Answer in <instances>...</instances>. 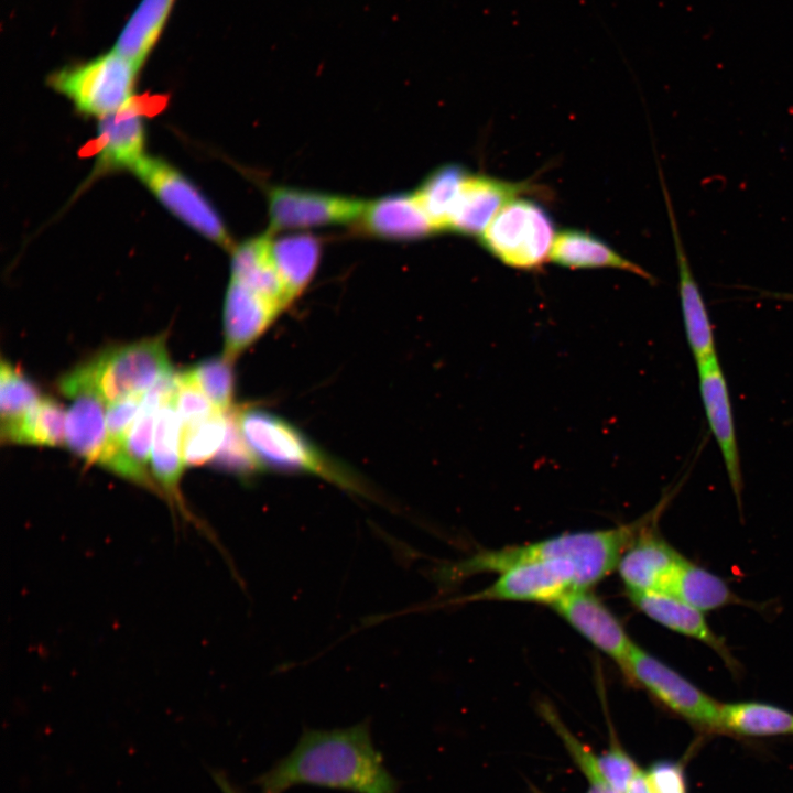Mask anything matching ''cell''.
Returning <instances> with one entry per match:
<instances>
[{"label":"cell","instance_id":"1","mask_svg":"<svg viewBox=\"0 0 793 793\" xmlns=\"http://www.w3.org/2000/svg\"><path fill=\"white\" fill-rule=\"evenodd\" d=\"M260 793L312 785L351 793H398L399 782L373 746L368 720L340 729H305L293 750L256 779Z\"/></svg>","mask_w":793,"mask_h":793},{"label":"cell","instance_id":"2","mask_svg":"<svg viewBox=\"0 0 793 793\" xmlns=\"http://www.w3.org/2000/svg\"><path fill=\"white\" fill-rule=\"evenodd\" d=\"M650 518L606 530L563 533L536 542L482 550L435 573L437 580L449 584L481 573H502L522 563L569 558L576 562L596 585L617 568L618 562Z\"/></svg>","mask_w":793,"mask_h":793},{"label":"cell","instance_id":"3","mask_svg":"<svg viewBox=\"0 0 793 793\" xmlns=\"http://www.w3.org/2000/svg\"><path fill=\"white\" fill-rule=\"evenodd\" d=\"M235 417L261 467L322 476L365 495L363 486L319 452L298 430L261 409L235 411Z\"/></svg>","mask_w":793,"mask_h":793},{"label":"cell","instance_id":"4","mask_svg":"<svg viewBox=\"0 0 793 793\" xmlns=\"http://www.w3.org/2000/svg\"><path fill=\"white\" fill-rule=\"evenodd\" d=\"M140 69L111 48L91 59L53 70L46 83L66 97L79 113L101 118L119 110L135 96Z\"/></svg>","mask_w":793,"mask_h":793},{"label":"cell","instance_id":"5","mask_svg":"<svg viewBox=\"0 0 793 793\" xmlns=\"http://www.w3.org/2000/svg\"><path fill=\"white\" fill-rule=\"evenodd\" d=\"M73 372L110 404L145 393L172 369L165 338L157 336L110 348Z\"/></svg>","mask_w":793,"mask_h":793},{"label":"cell","instance_id":"6","mask_svg":"<svg viewBox=\"0 0 793 793\" xmlns=\"http://www.w3.org/2000/svg\"><path fill=\"white\" fill-rule=\"evenodd\" d=\"M556 235L554 221L543 206L517 197L497 213L480 241L503 264L535 270L551 259Z\"/></svg>","mask_w":793,"mask_h":793},{"label":"cell","instance_id":"7","mask_svg":"<svg viewBox=\"0 0 793 793\" xmlns=\"http://www.w3.org/2000/svg\"><path fill=\"white\" fill-rule=\"evenodd\" d=\"M619 666L671 711L695 726L720 730L721 704L636 642Z\"/></svg>","mask_w":793,"mask_h":793},{"label":"cell","instance_id":"8","mask_svg":"<svg viewBox=\"0 0 793 793\" xmlns=\"http://www.w3.org/2000/svg\"><path fill=\"white\" fill-rule=\"evenodd\" d=\"M132 172L175 217L210 241L232 250L231 237L217 210L178 170L162 159L145 155Z\"/></svg>","mask_w":793,"mask_h":793},{"label":"cell","instance_id":"9","mask_svg":"<svg viewBox=\"0 0 793 793\" xmlns=\"http://www.w3.org/2000/svg\"><path fill=\"white\" fill-rule=\"evenodd\" d=\"M587 575L569 558H548L514 565L486 588L460 601L501 600L552 605L575 589H590Z\"/></svg>","mask_w":793,"mask_h":793},{"label":"cell","instance_id":"10","mask_svg":"<svg viewBox=\"0 0 793 793\" xmlns=\"http://www.w3.org/2000/svg\"><path fill=\"white\" fill-rule=\"evenodd\" d=\"M366 203L352 197L274 186L268 192L270 231L357 221Z\"/></svg>","mask_w":793,"mask_h":793},{"label":"cell","instance_id":"11","mask_svg":"<svg viewBox=\"0 0 793 793\" xmlns=\"http://www.w3.org/2000/svg\"><path fill=\"white\" fill-rule=\"evenodd\" d=\"M651 520L624 550L616 568L627 594L667 593L685 558L653 530Z\"/></svg>","mask_w":793,"mask_h":793},{"label":"cell","instance_id":"12","mask_svg":"<svg viewBox=\"0 0 793 793\" xmlns=\"http://www.w3.org/2000/svg\"><path fill=\"white\" fill-rule=\"evenodd\" d=\"M551 607L618 665L634 644L619 619L590 589L572 590L554 601Z\"/></svg>","mask_w":793,"mask_h":793},{"label":"cell","instance_id":"13","mask_svg":"<svg viewBox=\"0 0 793 793\" xmlns=\"http://www.w3.org/2000/svg\"><path fill=\"white\" fill-rule=\"evenodd\" d=\"M696 365L699 393L707 422L720 449L736 500L740 503L741 465L727 381L717 355Z\"/></svg>","mask_w":793,"mask_h":793},{"label":"cell","instance_id":"14","mask_svg":"<svg viewBox=\"0 0 793 793\" xmlns=\"http://www.w3.org/2000/svg\"><path fill=\"white\" fill-rule=\"evenodd\" d=\"M533 185L468 174L450 211L446 230L480 237L497 213Z\"/></svg>","mask_w":793,"mask_h":793},{"label":"cell","instance_id":"15","mask_svg":"<svg viewBox=\"0 0 793 793\" xmlns=\"http://www.w3.org/2000/svg\"><path fill=\"white\" fill-rule=\"evenodd\" d=\"M144 98L134 96L119 110L99 118L97 172L130 169L145 156Z\"/></svg>","mask_w":793,"mask_h":793},{"label":"cell","instance_id":"16","mask_svg":"<svg viewBox=\"0 0 793 793\" xmlns=\"http://www.w3.org/2000/svg\"><path fill=\"white\" fill-rule=\"evenodd\" d=\"M284 307L231 280L224 302L225 356L233 359L258 339Z\"/></svg>","mask_w":793,"mask_h":793},{"label":"cell","instance_id":"17","mask_svg":"<svg viewBox=\"0 0 793 793\" xmlns=\"http://www.w3.org/2000/svg\"><path fill=\"white\" fill-rule=\"evenodd\" d=\"M357 224L361 232L387 240H415L438 232L415 193L366 203Z\"/></svg>","mask_w":793,"mask_h":793},{"label":"cell","instance_id":"18","mask_svg":"<svg viewBox=\"0 0 793 793\" xmlns=\"http://www.w3.org/2000/svg\"><path fill=\"white\" fill-rule=\"evenodd\" d=\"M628 596L647 617L674 632L706 644L732 672L738 671V662L723 638L711 630L703 611L666 591L637 593Z\"/></svg>","mask_w":793,"mask_h":793},{"label":"cell","instance_id":"19","mask_svg":"<svg viewBox=\"0 0 793 793\" xmlns=\"http://www.w3.org/2000/svg\"><path fill=\"white\" fill-rule=\"evenodd\" d=\"M662 188L666 202L677 259L678 295L685 335L687 344L697 363L717 355L713 325L710 323L700 290L694 279L688 259L685 254L674 210L670 200V195L664 183H662Z\"/></svg>","mask_w":793,"mask_h":793},{"label":"cell","instance_id":"20","mask_svg":"<svg viewBox=\"0 0 793 793\" xmlns=\"http://www.w3.org/2000/svg\"><path fill=\"white\" fill-rule=\"evenodd\" d=\"M73 403L66 412V444L87 463H99L107 441L106 401L90 387L69 391Z\"/></svg>","mask_w":793,"mask_h":793},{"label":"cell","instance_id":"21","mask_svg":"<svg viewBox=\"0 0 793 793\" xmlns=\"http://www.w3.org/2000/svg\"><path fill=\"white\" fill-rule=\"evenodd\" d=\"M231 280L263 294L286 307L291 300L274 264L272 232L250 238L232 248Z\"/></svg>","mask_w":793,"mask_h":793},{"label":"cell","instance_id":"22","mask_svg":"<svg viewBox=\"0 0 793 793\" xmlns=\"http://www.w3.org/2000/svg\"><path fill=\"white\" fill-rule=\"evenodd\" d=\"M551 260L572 269L612 268L653 280L649 272L622 257L605 241L577 229H566L556 235Z\"/></svg>","mask_w":793,"mask_h":793},{"label":"cell","instance_id":"23","mask_svg":"<svg viewBox=\"0 0 793 793\" xmlns=\"http://www.w3.org/2000/svg\"><path fill=\"white\" fill-rule=\"evenodd\" d=\"M176 0H141L121 32L113 50L142 68L167 24Z\"/></svg>","mask_w":793,"mask_h":793},{"label":"cell","instance_id":"24","mask_svg":"<svg viewBox=\"0 0 793 793\" xmlns=\"http://www.w3.org/2000/svg\"><path fill=\"white\" fill-rule=\"evenodd\" d=\"M150 463L152 474L159 484L177 500V487L185 464L183 423L173 401L162 404L156 412Z\"/></svg>","mask_w":793,"mask_h":793},{"label":"cell","instance_id":"25","mask_svg":"<svg viewBox=\"0 0 793 793\" xmlns=\"http://www.w3.org/2000/svg\"><path fill=\"white\" fill-rule=\"evenodd\" d=\"M322 241L311 233L272 236V256L291 302L314 278L322 257Z\"/></svg>","mask_w":793,"mask_h":793},{"label":"cell","instance_id":"26","mask_svg":"<svg viewBox=\"0 0 793 793\" xmlns=\"http://www.w3.org/2000/svg\"><path fill=\"white\" fill-rule=\"evenodd\" d=\"M667 593L703 612L742 602L723 578L686 558Z\"/></svg>","mask_w":793,"mask_h":793},{"label":"cell","instance_id":"27","mask_svg":"<svg viewBox=\"0 0 793 793\" xmlns=\"http://www.w3.org/2000/svg\"><path fill=\"white\" fill-rule=\"evenodd\" d=\"M720 730L742 736L793 734V713L760 702L721 704Z\"/></svg>","mask_w":793,"mask_h":793},{"label":"cell","instance_id":"28","mask_svg":"<svg viewBox=\"0 0 793 793\" xmlns=\"http://www.w3.org/2000/svg\"><path fill=\"white\" fill-rule=\"evenodd\" d=\"M37 389L20 370L1 361L0 414L1 439L15 443L28 414L40 401Z\"/></svg>","mask_w":793,"mask_h":793},{"label":"cell","instance_id":"29","mask_svg":"<svg viewBox=\"0 0 793 793\" xmlns=\"http://www.w3.org/2000/svg\"><path fill=\"white\" fill-rule=\"evenodd\" d=\"M468 174L458 164H446L427 175L416 189L415 195L438 231L446 230L450 211Z\"/></svg>","mask_w":793,"mask_h":793},{"label":"cell","instance_id":"30","mask_svg":"<svg viewBox=\"0 0 793 793\" xmlns=\"http://www.w3.org/2000/svg\"><path fill=\"white\" fill-rule=\"evenodd\" d=\"M18 444L61 446L66 443V412L52 398H41L18 434Z\"/></svg>","mask_w":793,"mask_h":793},{"label":"cell","instance_id":"31","mask_svg":"<svg viewBox=\"0 0 793 793\" xmlns=\"http://www.w3.org/2000/svg\"><path fill=\"white\" fill-rule=\"evenodd\" d=\"M228 413L217 412L183 426V458L186 466H199L215 458L227 434Z\"/></svg>","mask_w":793,"mask_h":793},{"label":"cell","instance_id":"32","mask_svg":"<svg viewBox=\"0 0 793 793\" xmlns=\"http://www.w3.org/2000/svg\"><path fill=\"white\" fill-rule=\"evenodd\" d=\"M229 358L214 357L187 370L211 403L222 412L229 411L233 395V371Z\"/></svg>","mask_w":793,"mask_h":793},{"label":"cell","instance_id":"33","mask_svg":"<svg viewBox=\"0 0 793 793\" xmlns=\"http://www.w3.org/2000/svg\"><path fill=\"white\" fill-rule=\"evenodd\" d=\"M214 459L219 468L240 476L252 475L261 468L260 463L240 432L233 411L229 410L227 434Z\"/></svg>","mask_w":793,"mask_h":793},{"label":"cell","instance_id":"34","mask_svg":"<svg viewBox=\"0 0 793 793\" xmlns=\"http://www.w3.org/2000/svg\"><path fill=\"white\" fill-rule=\"evenodd\" d=\"M542 714L557 732L578 768L589 780L590 787L595 789L598 793H616L600 776L596 762L597 754L572 735L558 716L547 705H543Z\"/></svg>","mask_w":793,"mask_h":793},{"label":"cell","instance_id":"35","mask_svg":"<svg viewBox=\"0 0 793 793\" xmlns=\"http://www.w3.org/2000/svg\"><path fill=\"white\" fill-rule=\"evenodd\" d=\"M177 381L178 385L173 403L183 426L222 412L211 403L187 371L178 373Z\"/></svg>","mask_w":793,"mask_h":793},{"label":"cell","instance_id":"36","mask_svg":"<svg viewBox=\"0 0 793 793\" xmlns=\"http://www.w3.org/2000/svg\"><path fill=\"white\" fill-rule=\"evenodd\" d=\"M627 793H686L682 768L660 762L648 770L640 769Z\"/></svg>","mask_w":793,"mask_h":793},{"label":"cell","instance_id":"37","mask_svg":"<svg viewBox=\"0 0 793 793\" xmlns=\"http://www.w3.org/2000/svg\"><path fill=\"white\" fill-rule=\"evenodd\" d=\"M596 762L601 779L616 793H627L640 770L617 741H612L604 754L597 756Z\"/></svg>","mask_w":793,"mask_h":793},{"label":"cell","instance_id":"38","mask_svg":"<svg viewBox=\"0 0 793 793\" xmlns=\"http://www.w3.org/2000/svg\"><path fill=\"white\" fill-rule=\"evenodd\" d=\"M143 397L144 393L135 394L108 405L106 413L107 441L102 455L122 446L130 427L142 408Z\"/></svg>","mask_w":793,"mask_h":793},{"label":"cell","instance_id":"39","mask_svg":"<svg viewBox=\"0 0 793 793\" xmlns=\"http://www.w3.org/2000/svg\"><path fill=\"white\" fill-rule=\"evenodd\" d=\"M210 774L222 793H243L226 776L224 772L213 770L210 771Z\"/></svg>","mask_w":793,"mask_h":793},{"label":"cell","instance_id":"40","mask_svg":"<svg viewBox=\"0 0 793 793\" xmlns=\"http://www.w3.org/2000/svg\"><path fill=\"white\" fill-rule=\"evenodd\" d=\"M533 793H542V792L534 790ZM587 793H598V792L595 789L590 787Z\"/></svg>","mask_w":793,"mask_h":793}]
</instances>
